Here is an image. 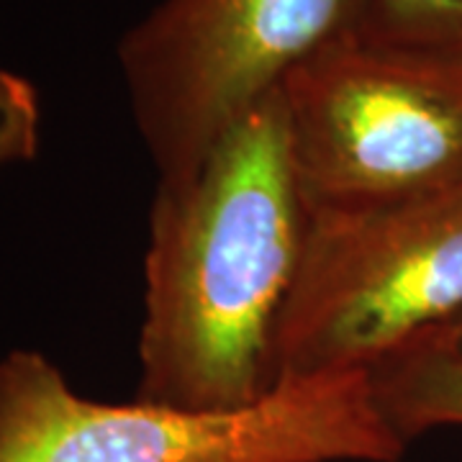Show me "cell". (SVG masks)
Instances as JSON below:
<instances>
[{"label": "cell", "instance_id": "ba28073f", "mask_svg": "<svg viewBox=\"0 0 462 462\" xmlns=\"http://www.w3.org/2000/svg\"><path fill=\"white\" fill-rule=\"evenodd\" d=\"M39 96L16 72L0 69V167L26 162L39 149Z\"/></svg>", "mask_w": 462, "mask_h": 462}, {"label": "cell", "instance_id": "7a4b0ae2", "mask_svg": "<svg viewBox=\"0 0 462 462\" xmlns=\"http://www.w3.org/2000/svg\"><path fill=\"white\" fill-rule=\"evenodd\" d=\"M367 370L282 380L239 411L78 396L32 349L0 360V462H398Z\"/></svg>", "mask_w": 462, "mask_h": 462}, {"label": "cell", "instance_id": "9c48e42d", "mask_svg": "<svg viewBox=\"0 0 462 462\" xmlns=\"http://www.w3.org/2000/svg\"><path fill=\"white\" fill-rule=\"evenodd\" d=\"M445 327L449 329L452 339H455V345L460 346V352H462V314L457 316V319H452V321H445Z\"/></svg>", "mask_w": 462, "mask_h": 462}, {"label": "cell", "instance_id": "52a82bcc", "mask_svg": "<svg viewBox=\"0 0 462 462\" xmlns=\"http://www.w3.org/2000/svg\"><path fill=\"white\" fill-rule=\"evenodd\" d=\"M357 33L462 57V0H365Z\"/></svg>", "mask_w": 462, "mask_h": 462}, {"label": "cell", "instance_id": "3957f363", "mask_svg": "<svg viewBox=\"0 0 462 462\" xmlns=\"http://www.w3.org/2000/svg\"><path fill=\"white\" fill-rule=\"evenodd\" d=\"M309 216H349L462 185V57L346 33L281 85Z\"/></svg>", "mask_w": 462, "mask_h": 462}, {"label": "cell", "instance_id": "8992f818", "mask_svg": "<svg viewBox=\"0 0 462 462\" xmlns=\"http://www.w3.org/2000/svg\"><path fill=\"white\" fill-rule=\"evenodd\" d=\"M367 378L383 419L406 445L430 430L462 427V352L445 324L388 352Z\"/></svg>", "mask_w": 462, "mask_h": 462}, {"label": "cell", "instance_id": "277c9868", "mask_svg": "<svg viewBox=\"0 0 462 462\" xmlns=\"http://www.w3.org/2000/svg\"><path fill=\"white\" fill-rule=\"evenodd\" d=\"M462 314V185L349 216H309L275 342V380L367 370Z\"/></svg>", "mask_w": 462, "mask_h": 462}, {"label": "cell", "instance_id": "5b68a950", "mask_svg": "<svg viewBox=\"0 0 462 462\" xmlns=\"http://www.w3.org/2000/svg\"><path fill=\"white\" fill-rule=\"evenodd\" d=\"M365 0H162L118 44L134 118L160 182L190 175L216 139L285 78L355 33Z\"/></svg>", "mask_w": 462, "mask_h": 462}, {"label": "cell", "instance_id": "6da1fadb", "mask_svg": "<svg viewBox=\"0 0 462 462\" xmlns=\"http://www.w3.org/2000/svg\"><path fill=\"white\" fill-rule=\"evenodd\" d=\"M306 236L309 211L275 90L234 121L190 175L157 185L136 398L218 413L270 396Z\"/></svg>", "mask_w": 462, "mask_h": 462}]
</instances>
